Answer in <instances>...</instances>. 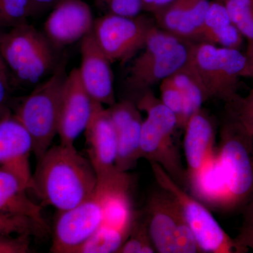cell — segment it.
Wrapping results in <instances>:
<instances>
[{
  "label": "cell",
  "mask_w": 253,
  "mask_h": 253,
  "mask_svg": "<svg viewBox=\"0 0 253 253\" xmlns=\"http://www.w3.org/2000/svg\"><path fill=\"white\" fill-rule=\"evenodd\" d=\"M151 166L158 186L172 194L179 203L201 253L246 252L235 239L229 237L203 203L188 194L159 165L151 163Z\"/></svg>",
  "instance_id": "8"
},
{
  "label": "cell",
  "mask_w": 253,
  "mask_h": 253,
  "mask_svg": "<svg viewBox=\"0 0 253 253\" xmlns=\"http://www.w3.org/2000/svg\"><path fill=\"white\" fill-rule=\"evenodd\" d=\"M87 154L99 179L118 172L116 167L118 138L108 109L94 101L92 113L85 130Z\"/></svg>",
  "instance_id": "11"
},
{
  "label": "cell",
  "mask_w": 253,
  "mask_h": 253,
  "mask_svg": "<svg viewBox=\"0 0 253 253\" xmlns=\"http://www.w3.org/2000/svg\"><path fill=\"white\" fill-rule=\"evenodd\" d=\"M191 44L155 25L129 68L128 88L141 94L171 77L187 64Z\"/></svg>",
  "instance_id": "5"
},
{
  "label": "cell",
  "mask_w": 253,
  "mask_h": 253,
  "mask_svg": "<svg viewBox=\"0 0 253 253\" xmlns=\"http://www.w3.org/2000/svg\"><path fill=\"white\" fill-rule=\"evenodd\" d=\"M56 0H30L31 4L32 11L38 9L47 7L53 4Z\"/></svg>",
  "instance_id": "35"
},
{
  "label": "cell",
  "mask_w": 253,
  "mask_h": 253,
  "mask_svg": "<svg viewBox=\"0 0 253 253\" xmlns=\"http://www.w3.org/2000/svg\"><path fill=\"white\" fill-rule=\"evenodd\" d=\"M106 189L98 184L94 194L67 211H59L53 229L51 253H75L103 223Z\"/></svg>",
  "instance_id": "10"
},
{
  "label": "cell",
  "mask_w": 253,
  "mask_h": 253,
  "mask_svg": "<svg viewBox=\"0 0 253 253\" xmlns=\"http://www.w3.org/2000/svg\"><path fill=\"white\" fill-rule=\"evenodd\" d=\"M67 75L60 64L51 77L35 88L18 106L14 116L26 128L38 160L45 154L58 134L61 97Z\"/></svg>",
  "instance_id": "6"
},
{
  "label": "cell",
  "mask_w": 253,
  "mask_h": 253,
  "mask_svg": "<svg viewBox=\"0 0 253 253\" xmlns=\"http://www.w3.org/2000/svg\"><path fill=\"white\" fill-rule=\"evenodd\" d=\"M28 191L16 176L0 168V214L27 216L47 229L41 206L28 197Z\"/></svg>",
  "instance_id": "21"
},
{
  "label": "cell",
  "mask_w": 253,
  "mask_h": 253,
  "mask_svg": "<svg viewBox=\"0 0 253 253\" xmlns=\"http://www.w3.org/2000/svg\"><path fill=\"white\" fill-rule=\"evenodd\" d=\"M118 253H154L156 252L149 230L148 218L136 214L129 237L125 241Z\"/></svg>",
  "instance_id": "24"
},
{
  "label": "cell",
  "mask_w": 253,
  "mask_h": 253,
  "mask_svg": "<svg viewBox=\"0 0 253 253\" xmlns=\"http://www.w3.org/2000/svg\"><path fill=\"white\" fill-rule=\"evenodd\" d=\"M246 56L249 61L251 78L253 76V41H248Z\"/></svg>",
  "instance_id": "37"
},
{
  "label": "cell",
  "mask_w": 253,
  "mask_h": 253,
  "mask_svg": "<svg viewBox=\"0 0 253 253\" xmlns=\"http://www.w3.org/2000/svg\"><path fill=\"white\" fill-rule=\"evenodd\" d=\"M169 78L182 95L185 126L189 118L202 109L203 104L209 99L202 83L187 64Z\"/></svg>",
  "instance_id": "22"
},
{
  "label": "cell",
  "mask_w": 253,
  "mask_h": 253,
  "mask_svg": "<svg viewBox=\"0 0 253 253\" xmlns=\"http://www.w3.org/2000/svg\"><path fill=\"white\" fill-rule=\"evenodd\" d=\"M217 159L226 192V209L253 201V136L227 113L219 130Z\"/></svg>",
  "instance_id": "2"
},
{
  "label": "cell",
  "mask_w": 253,
  "mask_h": 253,
  "mask_svg": "<svg viewBox=\"0 0 253 253\" xmlns=\"http://www.w3.org/2000/svg\"><path fill=\"white\" fill-rule=\"evenodd\" d=\"M219 1H223V2H225L226 0H219Z\"/></svg>",
  "instance_id": "38"
},
{
  "label": "cell",
  "mask_w": 253,
  "mask_h": 253,
  "mask_svg": "<svg viewBox=\"0 0 253 253\" xmlns=\"http://www.w3.org/2000/svg\"><path fill=\"white\" fill-rule=\"evenodd\" d=\"M94 101L82 83L78 68H74L63 84L58 129L61 144L73 146L85 130Z\"/></svg>",
  "instance_id": "12"
},
{
  "label": "cell",
  "mask_w": 253,
  "mask_h": 253,
  "mask_svg": "<svg viewBox=\"0 0 253 253\" xmlns=\"http://www.w3.org/2000/svg\"><path fill=\"white\" fill-rule=\"evenodd\" d=\"M31 236H0V253H33Z\"/></svg>",
  "instance_id": "31"
},
{
  "label": "cell",
  "mask_w": 253,
  "mask_h": 253,
  "mask_svg": "<svg viewBox=\"0 0 253 253\" xmlns=\"http://www.w3.org/2000/svg\"><path fill=\"white\" fill-rule=\"evenodd\" d=\"M1 31H0V33ZM0 78L6 83H9V71L1 56V51H0Z\"/></svg>",
  "instance_id": "36"
},
{
  "label": "cell",
  "mask_w": 253,
  "mask_h": 253,
  "mask_svg": "<svg viewBox=\"0 0 253 253\" xmlns=\"http://www.w3.org/2000/svg\"><path fill=\"white\" fill-rule=\"evenodd\" d=\"M37 161L31 190L43 204L67 211L94 194L98 182L94 168L74 145L51 146Z\"/></svg>",
  "instance_id": "1"
},
{
  "label": "cell",
  "mask_w": 253,
  "mask_h": 253,
  "mask_svg": "<svg viewBox=\"0 0 253 253\" xmlns=\"http://www.w3.org/2000/svg\"><path fill=\"white\" fill-rule=\"evenodd\" d=\"M184 129V151L189 188L205 166L217 154V129L212 118L203 109L189 118Z\"/></svg>",
  "instance_id": "18"
},
{
  "label": "cell",
  "mask_w": 253,
  "mask_h": 253,
  "mask_svg": "<svg viewBox=\"0 0 253 253\" xmlns=\"http://www.w3.org/2000/svg\"><path fill=\"white\" fill-rule=\"evenodd\" d=\"M47 229L32 218L21 214H0V236L44 235Z\"/></svg>",
  "instance_id": "25"
},
{
  "label": "cell",
  "mask_w": 253,
  "mask_h": 253,
  "mask_svg": "<svg viewBox=\"0 0 253 253\" xmlns=\"http://www.w3.org/2000/svg\"><path fill=\"white\" fill-rule=\"evenodd\" d=\"M211 0H174L154 14L156 26L189 42H199Z\"/></svg>",
  "instance_id": "19"
},
{
  "label": "cell",
  "mask_w": 253,
  "mask_h": 253,
  "mask_svg": "<svg viewBox=\"0 0 253 253\" xmlns=\"http://www.w3.org/2000/svg\"><path fill=\"white\" fill-rule=\"evenodd\" d=\"M136 106L147 117L141 131V158L159 165L181 187L188 188L187 174L174 141L177 119L151 89L143 92Z\"/></svg>",
  "instance_id": "3"
},
{
  "label": "cell",
  "mask_w": 253,
  "mask_h": 253,
  "mask_svg": "<svg viewBox=\"0 0 253 253\" xmlns=\"http://www.w3.org/2000/svg\"><path fill=\"white\" fill-rule=\"evenodd\" d=\"M94 24L92 11L83 0H61L46 18L44 31L50 42L65 46L83 39Z\"/></svg>",
  "instance_id": "14"
},
{
  "label": "cell",
  "mask_w": 253,
  "mask_h": 253,
  "mask_svg": "<svg viewBox=\"0 0 253 253\" xmlns=\"http://www.w3.org/2000/svg\"><path fill=\"white\" fill-rule=\"evenodd\" d=\"M110 117L118 138V170L126 172L141 159V131L143 119L140 110L129 100L115 103L109 106Z\"/></svg>",
  "instance_id": "17"
},
{
  "label": "cell",
  "mask_w": 253,
  "mask_h": 253,
  "mask_svg": "<svg viewBox=\"0 0 253 253\" xmlns=\"http://www.w3.org/2000/svg\"><path fill=\"white\" fill-rule=\"evenodd\" d=\"M226 111L234 116L253 136V89L246 97H239L226 105Z\"/></svg>",
  "instance_id": "29"
},
{
  "label": "cell",
  "mask_w": 253,
  "mask_h": 253,
  "mask_svg": "<svg viewBox=\"0 0 253 253\" xmlns=\"http://www.w3.org/2000/svg\"><path fill=\"white\" fill-rule=\"evenodd\" d=\"M187 65L202 83L208 99L220 100L226 105L239 97L241 78L251 77L246 54L204 42H191Z\"/></svg>",
  "instance_id": "4"
},
{
  "label": "cell",
  "mask_w": 253,
  "mask_h": 253,
  "mask_svg": "<svg viewBox=\"0 0 253 253\" xmlns=\"http://www.w3.org/2000/svg\"><path fill=\"white\" fill-rule=\"evenodd\" d=\"M251 78H253V76H252V77H251Z\"/></svg>",
  "instance_id": "39"
},
{
  "label": "cell",
  "mask_w": 253,
  "mask_h": 253,
  "mask_svg": "<svg viewBox=\"0 0 253 253\" xmlns=\"http://www.w3.org/2000/svg\"><path fill=\"white\" fill-rule=\"evenodd\" d=\"M129 236V233L101 224L75 253H118Z\"/></svg>",
  "instance_id": "23"
},
{
  "label": "cell",
  "mask_w": 253,
  "mask_h": 253,
  "mask_svg": "<svg viewBox=\"0 0 253 253\" xmlns=\"http://www.w3.org/2000/svg\"><path fill=\"white\" fill-rule=\"evenodd\" d=\"M155 25V21L147 16L129 17L108 13L94 21L92 33L111 63L125 62L142 49Z\"/></svg>",
  "instance_id": "9"
},
{
  "label": "cell",
  "mask_w": 253,
  "mask_h": 253,
  "mask_svg": "<svg viewBox=\"0 0 253 253\" xmlns=\"http://www.w3.org/2000/svg\"><path fill=\"white\" fill-rule=\"evenodd\" d=\"M174 0H141L143 11L153 15L170 4Z\"/></svg>",
  "instance_id": "34"
},
{
  "label": "cell",
  "mask_w": 253,
  "mask_h": 253,
  "mask_svg": "<svg viewBox=\"0 0 253 253\" xmlns=\"http://www.w3.org/2000/svg\"><path fill=\"white\" fill-rule=\"evenodd\" d=\"M244 219L239 236L235 239L239 246L247 252L253 250V202L244 207Z\"/></svg>",
  "instance_id": "32"
},
{
  "label": "cell",
  "mask_w": 253,
  "mask_h": 253,
  "mask_svg": "<svg viewBox=\"0 0 253 253\" xmlns=\"http://www.w3.org/2000/svg\"><path fill=\"white\" fill-rule=\"evenodd\" d=\"M11 115L9 106V83L0 78V121Z\"/></svg>",
  "instance_id": "33"
},
{
  "label": "cell",
  "mask_w": 253,
  "mask_h": 253,
  "mask_svg": "<svg viewBox=\"0 0 253 253\" xmlns=\"http://www.w3.org/2000/svg\"><path fill=\"white\" fill-rule=\"evenodd\" d=\"M0 51L9 73L26 84H36L54 67L49 40L28 22L0 33Z\"/></svg>",
  "instance_id": "7"
},
{
  "label": "cell",
  "mask_w": 253,
  "mask_h": 253,
  "mask_svg": "<svg viewBox=\"0 0 253 253\" xmlns=\"http://www.w3.org/2000/svg\"><path fill=\"white\" fill-rule=\"evenodd\" d=\"M33 143L26 128L14 115L0 121V168L11 172L28 190L33 186L30 158Z\"/></svg>",
  "instance_id": "13"
},
{
  "label": "cell",
  "mask_w": 253,
  "mask_h": 253,
  "mask_svg": "<svg viewBox=\"0 0 253 253\" xmlns=\"http://www.w3.org/2000/svg\"><path fill=\"white\" fill-rule=\"evenodd\" d=\"M80 77L86 90L96 102L114 104V86L111 61L95 41L92 31L81 40Z\"/></svg>",
  "instance_id": "15"
},
{
  "label": "cell",
  "mask_w": 253,
  "mask_h": 253,
  "mask_svg": "<svg viewBox=\"0 0 253 253\" xmlns=\"http://www.w3.org/2000/svg\"><path fill=\"white\" fill-rule=\"evenodd\" d=\"M32 13L30 0H0V31L28 22Z\"/></svg>",
  "instance_id": "26"
},
{
  "label": "cell",
  "mask_w": 253,
  "mask_h": 253,
  "mask_svg": "<svg viewBox=\"0 0 253 253\" xmlns=\"http://www.w3.org/2000/svg\"><path fill=\"white\" fill-rule=\"evenodd\" d=\"M224 4L241 35L253 41V0H226Z\"/></svg>",
  "instance_id": "27"
},
{
  "label": "cell",
  "mask_w": 253,
  "mask_h": 253,
  "mask_svg": "<svg viewBox=\"0 0 253 253\" xmlns=\"http://www.w3.org/2000/svg\"><path fill=\"white\" fill-rule=\"evenodd\" d=\"M104 7L107 9L109 14L121 16H139L143 11L141 0H99Z\"/></svg>",
  "instance_id": "30"
},
{
  "label": "cell",
  "mask_w": 253,
  "mask_h": 253,
  "mask_svg": "<svg viewBox=\"0 0 253 253\" xmlns=\"http://www.w3.org/2000/svg\"><path fill=\"white\" fill-rule=\"evenodd\" d=\"M244 38L233 23L224 2L219 0L211 1L205 18L199 42L221 47L240 49L244 42Z\"/></svg>",
  "instance_id": "20"
},
{
  "label": "cell",
  "mask_w": 253,
  "mask_h": 253,
  "mask_svg": "<svg viewBox=\"0 0 253 253\" xmlns=\"http://www.w3.org/2000/svg\"><path fill=\"white\" fill-rule=\"evenodd\" d=\"M145 213L156 252L177 253L176 234L183 212L174 196L159 186L150 195Z\"/></svg>",
  "instance_id": "16"
},
{
  "label": "cell",
  "mask_w": 253,
  "mask_h": 253,
  "mask_svg": "<svg viewBox=\"0 0 253 253\" xmlns=\"http://www.w3.org/2000/svg\"><path fill=\"white\" fill-rule=\"evenodd\" d=\"M161 101L168 108L177 119L178 128H184V100L180 91L179 90L170 78L161 82Z\"/></svg>",
  "instance_id": "28"
}]
</instances>
